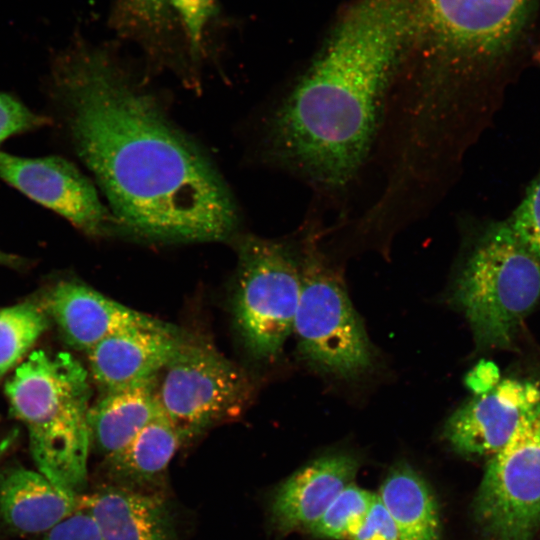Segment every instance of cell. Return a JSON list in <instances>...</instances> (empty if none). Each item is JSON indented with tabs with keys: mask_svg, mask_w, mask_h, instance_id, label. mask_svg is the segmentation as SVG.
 I'll list each match as a JSON object with an SVG mask.
<instances>
[{
	"mask_svg": "<svg viewBox=\"0 0 540 540\" xmlns=\"http://www.w3.org/2000/svg\"><path fill=\"white\" fill-rule=\"evenodd\" d=\"M50 92L117 232L168 243L234 236L238 211L214 164L111 50L74 39L52 59Z\"/></svg>",
	"mask_w": 540,
	"mask_h": 540,
	"instance_id": "1",
	"label": "cell"
},
{
	"mask_svg": "<svg viewBox=\"0 0 540 540\" xmlns=\"http://www.w3.org/2000/svg\"><path fill=\"white\" fill-rule=\"evenodd\" d=\"M413 0H356L265 126V155L326 189L347 185L373 143L404 60Z\"/></svg>",
	"mask_w": 540,
	"mask_h": 540,
	"instance_id": "2",
	"label": "cell"
},
{
	"mask_svg": "<svg viewBox=\"0 0 540 540\" xmlns=\"http://www.w3.org/2000/svg\"><path fill=\"white\" fill-rule=\"evenodd\" d=\"M5 391L13 414L27 428L39 472L80 495L92 444L86 369L69 353L37 350L16 368Z\"/></svg>",
	"mask_w": 540,
	"mask_h": 540,
	"instance_id": "3",
	"label": "cell"
},
{
	"mask_svg": "<svg viewBox=\"0 0 540 540\" xmlns=\"http://www.w3.org/2000/svg\"><path fill=\"white\" fill-rule=\"evenodd\" d=\"M535 0H413L406 55L419 64L422 89L446 96L450 84L506 52Z\"/></svg>",
	"mask_w": 540,
	"mask_h": 540,
	"instance_id": "4",
	"label": "cell"
},
{
	"mask_svg": "<svg viewBox=\"0 0 540 540\" xmlns=\"http://www.w3.org/2000/svg\"><path fill=\"white\" fill-rule=\"evenodd\" d=\"M540 299V263L506 220L476 235L453 288L479 348H508Z\"/></svg>",
	"mask_w": 540,
	"mask_h": 540,
	"instance_id": "5",
	"label": "cell"
},
{
	"mask_svg": "<svg viewBox=\"0 0 540 540\" xmlns=\"http://www.w3.org/2000/svg\"><path fill=\"white\" fill-rule=\"evenodd\" d=\"M235 327L256 360L279 356L293 332L301 273L299 261L280 242L253 235L235 240Z\"/></svg>",
	"mask_w": 540,
	"mask_h": 540,
	"instance_id": "6",
	"label": "cell"
},
{
	"mask_svg": "<svg viewBox=\"0 0 540 540\" xmlns=\"http://www.w3.org/2000/svg\"><path fill=\"white\" fill-rule=\"evenodd\" d=\"M299 264L301 289L293 332L301 354L327 373L359 375L372 364V348L343 281L313 237L306 240Z\"/></svg>",
	"mask_w": 540,
	"mask_h": 540,
	"instance_id": "7",
	"label": "cell"
},
{
	"mask_svg": "<svg viewBox=\"0 0 540 540\" xmlns=\"http://www.w3.org/2000/svg\"><path fill=\"white\" fill-rule=\"evenodd\" d=\"M160 408L182 442L242 412L251 395L246 374L206 340L186 336L157 376Z\"/></svg>",
	"mask_w": 540,
	"mask_h": 540,
	"instance_id": "8",
	"label": "cell"
},
{
	"mask_svg": "<svg viewBox=\"0 0 540 540\" xmlns=\"http://www.w3.org/2000/svg\"><path fill=\"white\" fill-rule=\"evenodd\" d=\"M472 507L481 540H534L540 528V402L489 458Z\"/></svg>",
	"mask_w": 540,
	"mask_h": 540,
	"instance_id": "9",
	"label": "cell"
},
{
	"mask_svg": "<svg viewBox=\"0 0 540 540\" xmlns=\"http://www.w3.org/2000/svg\"><path fill=\"white\" fill-rule=\"evenodd\" d=\"M0 178L89 236L117 232L116 220L94 184L65 158H22L0 152Z\"/></svg>",
	"mask_w": 540,
	"mask_h": 540,
	"instance_id": "10",
	"label": "cell"
},
{
	"mask_svg": "<svg viewBox=\"0 0 540 540\" xmlns=\"http://www.w3.org/2000/svg\"><path fill=\"white\" fill-rule=\"evenodd\" d=\"M539 402V383L516 378L500 380L486 393L459 407L446 421L443 435L464 456L491 457Z\"/></svg>",
	"mask_w": 540,
	"mask_h": 540,
	"instance_id": "11",
	"label": "cell"
},
{
	"mask_svg": "<svg viewBox=\"0 0 540 540\" xmlns=\"http://www.w3.org/2000/svg\"><path fill=\"white\" fill-rule=\"evenodd\" d=\"M47 311L71 347L88 352L107 337L132 329L176 331L178 328L127 307L89 286L57 285L46 300Z\"/></svg>",
	"mask_w": 540,
	"mask_h": 540,
	"instance_id": "12",
	"label": "cell"
},
{
	"mask_svg": "<svg viewBox=\"0 0 540 540\" xmlns=\"http://www.w3.org/2000/svg\"><path fill=\"white\" fill-rule=\"evenodd\" d=\"M187 334L132 329L107 337L87 352L93 379L105 392L157 377Z\"/></svg>",
	"mask_w": 540,
	"mask_h": 540,
	"instance_id": "13",
	"label": "cell"
},
{
	"mask_svg": "<svg viewBox=\"0 0 540 540\" xmlns=\"http://www.w3.org/2000/svg\"><path fill=\"white\" fill-rule=\"evenodd\" d=\"M359 464L346 453L322 456L296 471L277 489L272 500V516L282 531L307 530L349 484Z\"/></svg>",
	"mask_w": 540,
	"mask_h": 540,
	"instance_id": "14",
	"label": "cell"
},
{
	"mask_svg": "<svg viewBox=\"0 0 540 540\" xmlns=\"http://www.w3.org/2000/svg\"><path fill=\"white\" fill-rule=\"evenodd\" d=\"M78 508L96 521L104 540H176L163 498L124 487L79 495Z\"/></svg>",
	"mask_w": 540,
	"mask_h": 540,
	"instance_id": "15",
	"label": "cell"
},
{
	"mask_svg": "<svg viewBox=\"0 0 540 540\" xmlns=\"http://www.w3.org/2000/svg\"><path fill=\"white\" fill-rule=\"evenodd\" d=\"M79 495L39 471L11 468L0 474V518L21 534L45 533L78 509Z\"/></svg>",
	"mask_w": 540,
	"mask_h": 540,
	"instance_id": "16",
	"label": "cell"
},
{
	"mask_svg": "<svg viewBox=\"0 0 540 540\" xmlns=\"http://www.w3.org/2000/svg\"><path fill=\"white\" fill-rule=\"evenodd\" d=\"M157 377L105 392L90 407L91 443L106 461L116 456L161 412Z\"/></svg>",
	"mask_w": 540,
	"mask_h": 540,
	"instance_id": "17",
	"label": "cell"
},
{
	"mask_svg": "<svg viewBox=\"0 0 540 540\" xmlns=\"http://www.w3.org/2000/svg\"><path fill=\"white\" fill-rule=\"evenodd\" d=\"M378 496L394 520L400 540H440L436 499L409 464L399 463L390 470Z\"/></svg>",
	"mask_w": 540,
	"mask_h": 540,
	"instance_id": "18",
	"label": "cell"
},
{
	"mask_svg": "<svg viewBox=\"0 0 540 540\" xmlns=\"http://www.w3.org/2000/svg\"><path fill=\"white\" fill-rule=\"evenodd\" d=\"M112 26L135 41L157 62L173 63L177 52L178 18L170 0H115Z\"/></svg>",
	"mask_w": 540,
	"mask_h": 540,
	"instance_id": "19",
	"label": "cell"
},
{
	"mask_svg": "<svg viewBox=\"0 0 540 540\" xmlns=\"http://www.w3.org/2000/svg\"><path fill=\"white\" fill-rule=\"evenodd\" d=\"M182 443L177 430L161 412L106 463L122 479L152 481L165 471Z\"/></svg>",
	"mask_w": 540,
	"mask_h": 540,
	"instance_id": "20",
	"label": "cell"
},
{
	"mask_svg": "<svg viewBox=\"0 0 540 540\" xmlns=\"http://www.w3.org/2000/svg\"><path fill=\"white\" fill-rule=\"evenodd\" d=\"M48 323L44 311L32 303L0 308V378L22 360Z\"/></svg>",
	"mask_w": 540,
	"mask_h": 540,
	"instance_id": "21",
	"label": "cell"
},
{
	"mask_svg": "<svg viewBox=\"0 0 540 540\" xmlns=\"http://www.w3.org/2000/svg\"><path fill=\"white\" fill-rule=\"evenodd\" d=\"M375 495L354 483L349 484L309 532L323 538L350 540L364 521Z\"/></svg>",
	"mask_w": 540,
	"mask_h": 540,
	"instance_id": "22",
	"label": "cell"
},
{
	"mask_svg": "<svg viewBox=\"0 0 540 540\" xmlns=\"http://www.w3.org/2000/svg\"><path fill=\"white\" fill-rule=\"evenodd\" d=\"M506 221L518 240L540 263V171Z\"/></svg>",
	"mask_w": 540,
	"mask_h": 540,
	"instance_id": "23",
	"label": "cell"
},
{
	"mask_svg": "<svg viewBox=\"0 0 540 540\" xmlns=\"http://www.w3.org/2000/svg\"><path fill=\"white\" fill-rule=\"evenodd\" d=\"M180 21L191 61L197 62L202 53L203 33L215 10V0H170Z\"/></svg>",
	"mask_w": 540,
	"mask_h": 540,
	"instance_id": "24",
	"label": "cell"
},
{
	"mask_svg": "<svg viewBox=\"0 0 540 540\" xmlns=\"http://www.w3.org/2000/svg\"><path fill=\"white\" fill-rule=\"evenodd\" d=\"M49 122L47 117L32 112L13 96L0 93V143L13 135L34 130Z\"/></svg>",
	"mask_w": 540,
	"mask_h": 540,
	"instance_id": "25",
	"label": "cell"
},
{
	"mask_svg": "<svg viewBox=\"0 0 540 540\" xmlns=\"http://www.w3.org/2000/svg\"><path fill=\"white\" fill-rule=\"evenodd\" d=\"M40 540H104L93 517L78 508L74 513L43 533Z\"/></svg>",
	"mask_w": 540,
	"mask_h": 540,
	"instance_id": "26",
	"label": "cell"
},
{
	"mask_svg": "<svg viewBox=\"0 0 540 540\" xmlns=\"http://www.w3.org/2000/svg\"><path fill=\"white\" fill-rule=\"evenodd\" d=\"M350 540H400L397 526L378 494L360 528Z\"/></svg>",
	"mask_w": 540,
	"mask_h": 540,
	"instance_id": "27",
	"label": "cell"
},
{
	"mask_svg": "<svg viewBox=\"0 0 540 540\" xmlns=\"http://www.w3.org/2000/svg\"><path fill=\"white\" fill-rule=\"evenodd\" d=\"M500 381L497 366L488 361L479 363L466 377V384L476 395L486 393Z\"/></svg>",
	"mask_w": 540,
	"mask_h": 540,
	"instance_id": "28",
	"label": "cell"
},
{
	"mask_svg": "<svg viewBox=\"0 0 540 540\" xmlns=\"http://www.w3.org/2000/svg\"><path fill=\"white\" fill-rule=\"evenodd\" d=\"M17 262H19L17 257L10 254H6L0 250V264L10 265V264H15Z\"/></svg>",
	"mask_w": 540,
	"mask_h": 540,
	"instance_id": "29",
	"label": "cell"
}]
</instances>
